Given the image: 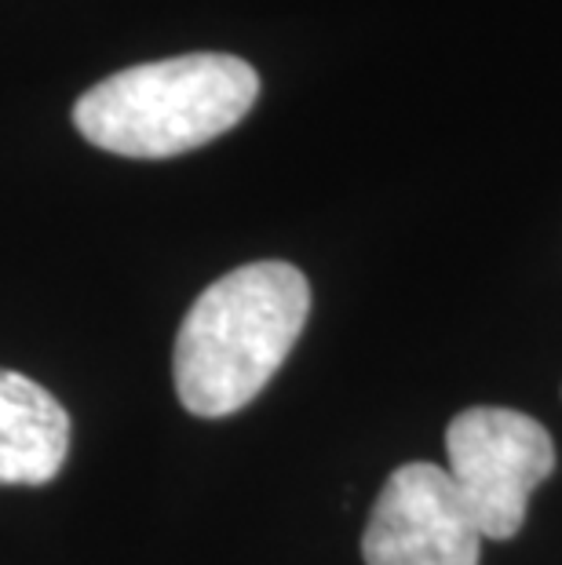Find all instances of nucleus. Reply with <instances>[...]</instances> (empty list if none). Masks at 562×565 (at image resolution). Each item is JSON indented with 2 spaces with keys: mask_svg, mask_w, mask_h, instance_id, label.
Here are the masks:
<instances>
[{
  "mask_svg": "<svg viewBox=\"0 0 562 565\" xmlns=\"http://www.w3.org/2000/svg\"><path fill=\"white\" fill-rule=\"evenodd\" d=\"M310 315V285L289 263H248L187 310L176 335V391L187 413L220 419L245 408L289 358Z\"/></svg>",
  "mask_w": 562,
  "mask_h": 565,
  "instance_id": "obj_1",
  "label": "nucleus"
},
{
  "mask_svg": "<svg viewBox=\"0 0 562 565\" xmlns=\"http://www.w3.org/2000/svg\"><path fill=\"white\" fill-rule=\"evenodd\" d=\"M256 70L237 55L194 52L128 66L99 81L74 106L92 147L121 158H176L220 139L253 110Z\"/></svg>",
  "mask_w": 562,
  "mask_h": 565,
  "instance_id": "obj_2",
  "label": "nucleus"
},
{
  "mask_svg": "<svg viewBox=\"0 0 562 565\" xmlns=\"http://www.w3.org/2000/svg\"><path fill=\"white\" fill-rule=\"evenodd\" d=\"M449 478L478 533L511 540L526 522L533 489L555 471L552 435L516 408H468L446 430Z\"/></svg>",
  "mask_w": 562,
  "mask_h": 565,
  "instance_id": "obj_3",
  "label": "nucleus"
},
{
  "mask_svg": "<svg viewBox=\"0 0 562 565\" xmlns=\"http://www.w3.org/2000/svg\"><path fill=\"white\" fill-rule=\"evenodd\" d=\"M483 533L449 471L405 463L380 489L362 536L365 565H478Z\"/></svg>",
  "mask_w": 562,
  "mask_h": 565,
  "instance_id": "obj_4",
  "label": "nucleus"
},
{
  "mask_svg": "<svg viewBox=\"0 0 562 565\" xmlns=\"http://www.w3.org/2000/svg\"><path fill=\"white\" fill-rule=\"evenodd\" d=\"M70 416L41 383L0 369V486H44L63 471Z\"/></svg>",
  "mask_w": 562,
  "mask_h": 565,
  "instance_id": "obj_5",
  "label": "nucleus"
}]
</instances>
